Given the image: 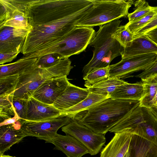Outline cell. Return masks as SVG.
<instances>
[{
	"mask_svg": "<svg viewBox=\"0 0 157 157\" xmlns=\"http://www.w3.org/2000/svg\"><path fill=\"white\" fill-rule=\"evenodd\" d=\"M92 5L90 0H33L29 9V27L21 58L38 59L49 54Z\"/></svg>",
	"mask_w": 157,
	"mask_h": 157,
	"instance_id": "obj_1",
	"label": "cell"
},
{
	"mask_svg": "<svg viewBox=\"0 0 157 157\" xmlns=\"http://www.w3.org/2000/svg\"><path fill=\"white\" fill-rule=\"evenodd\" d=\"M139 101L109 98L90 109L82 117L74 119L95 132L105 135Z\"/></svg>",
	"mask_w": 157,
	"mask_h": 157,
	"instance_id": "obj_2",
	"label": "cell"
},
{
	"mask_svg": "<svg viewBox=\"0 0 157 157\" xmlns=\"http://www.w3.org/2000/svg\"><path fill=\"white\" fill-rule=\"evenodd\" d=\"M121 22L117 19L99 26L89 45L94 48L93 54L83 68V77L95 69L109 66L113 59L121 56L124 48L113 37Z\"/></svg>",
	"mask_w": 157,
	"mask_h": 157,
	"instance_id": "obj_3",
	"label": "cell"
},
{
	"mask_svg": "<svg viewBox=\"0 0 157 157\" xmlns=\"http://www.w3.org/2000/svg\"><path fill=\"white\" fill-rule=\"evenodd\" d=\"M92 5L76 24V27L101 26L127 16L134 1L126 0H90Z\"/></svg>",
	"mask_w": 157,
	"mask_h": 157,
	"instance_id": "obj_4",
	"label": "cell"
},
{
	"mask_svg": "<svg viewBox=\"0 0 157 157\" xmlns=\"http://www.w3.org/2000/svg\"><path fill=\"white\" fill-rule=\"evenodd\" d=\"M33 0H0V28L29 29V8Z\"/></svg>",
	"mask_w": 157,
	"mask_h": 157,
	"instance_id": "obj_5",
	"label": "cell"
},
{
	"mask_svg": "<svg viewBox=\"0 0 157 157\" xmlns=\"http://www.w3.org/2000/svg\"><path fill=\"white\" fill-rule=\"evenodd\" d=\"M96 33L92 27H76L50 53H57L63 59L79 54L86 50Z\"/></svg>",
	"mask_w": 157,
	"mask_h": 157,
	"instance_id": "obj_6",
	"label": "cell"
},
{
	"mask_svg": "<svg viewBox=\"0 0 157 157\" xmlns=\"http://www.w3.org/2000/svg\"><path fill=\"white\" fill-rule=\"evenodd\" d=\"M71 118L62 114L51 119L38 122L20 120L21 129L25 136H32L46 141L52 138L60 128L68 124Z\"/></svg>",
	"mask_w": 157,
	"mask_h": 157,
	"instance_id": "obj_7",
	"label": "cell"
},
{
	"mask_svg": "<svg viewBox=\"0 0 157 157\" xmlns=\"http://www.w3.org/2000/svg\"><path fill=\"white\" fill-rule=\"evenodd\" d=\"M62 131L78 140L88 150L91 155L98 154L105 145L104 134L95 132L87 127L79 123L75 119H71L69 123L63 126Z\"/></svg>",
	"mask_w": 157,
	"mask_h": 157,
	"instance_id": "obj_8",
	"label": "cell"
},
{
	"mask_svg": "<svg viewBox=\"0 0 157 157\" xmlns=\"http://www.w3.org/2000/svg\"><path fill=\"white\" fill-rule=\"evenodd\" d=\"M157 58V54L152 53L121 59L117 63L109 65V77L124 79L133 77V73L151 67Z\"/></svg>",
	"mask_w": 157,
	"mask_h": 157,
	"instance_id": "obj_9",
	"label": "cell"
},
{
	"mask_svg": "<svg viewBox=\"0 0 157 157\" xmlns=\"http://www.w3.org/2000/svg\"><path fill=\"white\" fill-rule=\"evenodd\" d=\"M132 122L131 133L141 137L157 147V121L147 109L137 106L132 113Z\"/></svg>",
	"mask_w": 157,
	"mask_h": 157,
	"instance_id": "obj_10",
	"label": "cell"
},
{
	"mask_svg": "<svg viewBox=\"0 0 157 157\" xmlns=\"http://www.w3.org/2000/svg\"><path fill=\"white\" fill-rule=\"evenodd\" d=\"M48 79L42 68L34 65L28 70L19 75L16 89L12 94L19 98L28 99L46 79Z\"/></svg>",
	"mask_w": 157,
	"mask_h": 157,
	"instance_id": "obj_11",
	"label": "cell"
},
{
	"mask_svg": "<svg viewBox=\"0 0 157 157\" xmlns=\"http://www.w3.org/2000/svg\"><path fill=\"white\" fill-rule=\"evenodd\" d=\"M70 83L67 76L47 79L35 91L32 97L42 102L52 105Z\"/></svg>",
	"mask_w": 157,
	"mask_h": 157,
	"instance_id": "obj_12",
	"label": "cell"
},
{
	"mask_svg": "<svg viewBox=\"0 0 157 157\" xmlns=\"http://www.w3.org/2000/svg\"><path fill=\"white\" fill-rule=\"evenodd\" d=\"M0 30V53L21 52L29 29L3 27Z\"/></svg>",
	"mask_w": 157,
	"mask_h": 157,
	"instance_id": "obj_13",
	"label": "cell"
},
{
	"mask_svg": "<svg viewBox=\"0 0 157 157\" xmlns=\"http://www.w3.org/2000/svg\"><path fill=\"white\" fill-rule=\"evenodd\" d=\"M52 105L42 102L31 97L28 99V107L25 120L38 122L49 120L62 114Z\"/></svg>",
	"mask_w": 157,
	"mask_h": 157,
	"instance_id": "obj_14",
	"label": "cell"
},
{
	"mask_svg": "<svg viewBox=\"0 0 157 157\" xmlns=\"http://www.w3.org/2000/svg\"><path fill=\"white\" fill-rule=\"evenodd\" d=\"M55 146L54 149L62 151L67 157H82L89 154L88 150L74 137L57 133L52 138L45 141Z\"/></svg>",
	"mask_w": 157,
	"mask_h": 157,
	"instance_id": "obj_15",
	"label": "cell"
},
{
	"mask_svg": "<svg viewBox=\"0 0 157 157\" xmlns=\"http://www.w3.org/2000/svg\"><path fill=\"white\" fill-rule=\"evenodd\" d=\"M87 88H82L71 84L52 105L61 112L78 103L85 99L89 94Z\"/></svg>",
	"mask_w": 157,
	"mask_h": 157,
	"instance_id": "obj_16",
	"label": "cell"
},
{
	"mask_svg": "<svg viewBox=\"0 0 157 157\" xmlns=\"http://www.w3.org/2000/svg\"><path fill=\"white\" fill-rule=\"evenodd\" d=\"M114 134L110 141L101 150L100 157H124L128 151L133 134Z\"/></svg>",
	"mask_w": 157,
	"mask_h": 157,
	"instance_id": "obj_17",
	"label": "cell"
},
{
	"mask_svg": "<svg viewBox=\"0 0 157 157\" xmlns=\"http://www.w3.org/2000/svg\"><path fill=\"white\" fill-rule=\"evenodd\" d=\"M21 125L19 120L13 124L0 126V155L26 137L20 128Z\"/></svg>",
	"mask_w": 157,
	"mask_h": 157,
	"instance_id": "obj_18",
	"label": "cell"
},
{
	"mask_svg": "<svg viewBox=\"0 0 157 157\" xmlns=\"http://www.w3.org/2000/svg\"><path fill=\"white\" fill-rule=\"evenodd\" d=\"M155 53L157 55V45L146 35L133 40L131 44L124 48L121 58Z\"/></svg>",
	"mask_w": 157,
	"mask_h": 157,
	"instance_id": "obj_19",
	"label": "cell"
},
{
	"mask_svg": "<svg viewBox=\"0 0 157 157\" xmlns=\"http://www.w3.org/2000/svg\"><path fill=\"white\" fill-rule=\"evenodd\" d=\"M143 90L142 81L134 83L127 82L118 87L110 98L117 100L139 101L142 96Z\"/></svg>",
	"mask_w": 157,
	"mask_h": 157,
	"instance_id": "obj_20",
	"label": "cell"
},
{
	"mask_svg": "<svg viewBox=\"0 0 157 157\" xmlns=\"http://www.w3.org/2000/svg\"><path fill=\"white\" fill-rule=\"evenodd\" d=\"M128 150L131 157H157V147L135 134L132 136Z\"/></svg>",
	"mask_w": 157,
	"mask_h": 157,
	"instance_id": "obj_21",
	"label": "cell"
},
{
	"mask_svg": "<svg viewBox=\"0 0 157 157\" xmlns=\"http://www.w3.org/2000/svg\"><path fill=\"white\" fill-rule=\"evenodd\" d=\"M37 59L36 58L31 59L21 58L14 62L0 65V77L19 75L33 67Z\"/></svg>",
	"mask_w": 157,
	"mask_h": 157,
	"instance_id": "obj_22",
	"label": "cell"
},
{
	"mask_svg": "<svg viewBox=\"0 0 157 157\" xmlns=\"http://www.w3.org/2000/svg\"><path fill=\"white\" fill-rule=\"evenodd\" d=\"M110 97L105 96L89 92L87 97L80 102L61 112L74 119L79 113L87 111L90 109Z\"/></svg>",
	"mask_w": 157,
	"mask_h": 157,
	"instance_id": "obj_23",
	"label": "cell"
},
{
	"mask_svg": "<svg viewBox=\"0 0 157 157\" xmlns=\"http://www.w3.org/2000/svg\"><path fill=\"white\" fill-rule=\"evenodd\" d=\"M127 82L121 79L109 78L87 88L89 92L110 97L113 92L119 86Z\"/></svg>",
	"mask_w": 157,
	"mask_h": 157,
	"instance_id": "obj_24",
	"label": "cell"
},
{
	"mask_svg": "<svg viewBox=\"0 0 157 157\" xmlns=\"http://www.w3.org/2000/svg\"><path fill=\"white\" fill-rule=\"evenodd\" d=\"M144 86L142 96L139 101V106L149 109L152 107V101L157 91V81L155 79L141 80Z\"/></svg>",
	"mask_w": 157,
	"mask_h": 157,
	"instance_id": "obj_25",
	"label": "cell"
},
{
	"mask_svg": "<svg viewBox=\"0 0 157 157\" xmlns=\"http://www.w3.org/2000/svg\"><path fill=\"white\" fill-rule=\"evenodd\" d=\"M109 66L95 69L83 77V79L85 81L84 86L87 88L109 78Z\"/></svg>",
	"mask_w": 157,
	"mask_h": 157,
	"instance_id": "obj_26",
	"label": "cell"
},
{
	"mask_svg": "<svg viewBox=\"0 0 157 157\" xmlns=\"http://www.w3.org/2000/svg\"><path fill=\"white\" fill-rule=\"evenodd\" d=\"M135 9L134 11L128 13L127 17L128 23L135 22L144 17L150 12L153 9V6H150L148 3L144 0L134 1Z\"/></svg>",
	"mask_w": 157,
	"mask_h": 157,
	"instance_id": "obj_27",
	"label": "cell"
},
{
	"mask_svg": "<svg viewBox=\"0 0 157 157\" xmlns=\"http://www.w3.org/2000/svg\"><path fill=\"white\" fill-rule=\"evenodd\" d=\"M19 75L0 77V96L12 94L16 89Z\"/></svg>",
	"mask_w": 157,
	"mask_h": 157,
	"instance_id": "obj_28",
	"label": "cell"
},
{
	"mask_svg": "<svg viewBox=\"0 0 157 157\" xmlns=\"http://www.w3.org/2000/svg\"><path fill=\"white\" fill-rule=\"evenodd\" d=\"M12 97L11 95L0 96V117L1 121L2 120L1 122L12 117L15 115Z\"/></svg>",
	"mask_w": 157,
	"mask_h": 157,
	"instance_id": "obj_29",
	"label": "cell"
},
{
	"mask_svg": "<svg viewBox=\"0 0 157 157\" xmlns=\"http://www.w3.org/2000/svg\"><path fill=\"white\" fill-rule=\"evenodd\" d=\"M113 37L124 48L129 46L133 40V35L125 25L119 26L113 33Z\"/></svg>",
	"mask_w": 157,
	"mask_h": 157,
	"instance_id": "obj_30",
	"label": "cell"
},
{
	"mask_svg": "<svg viewBox=\"0 0 157 157\" xmlns=\"http://www.w3.org/2000/svg\"><path fill=\"white\" fill-rule=\"evenodd\" d=\"M156 13L155 6L152 11L141 18L132 23L128 22L125 25L127 29L134 35L148 24L153 19Z\"/></svg>",
	"mask_w": 157,
	"mask_h": 157,
	"instance_id": "obj_31",
	"label": "cell"
},
{
	"mask_svg": "<svg viewBox=\"0 0 157 157\" xmlns=\"http://www.w3.org/2000/svg\"><path fill=\"white\" fill-rule=\"evenodd\" d=\"M62 59L61 56L57 53L48 54L38 58L34 66L39 68H47L56 64Z\"/></svg>",
	"mask_w": 157,
	"mask_h": 157,
	"instance_id": "obj_32",
	"label": "cell"
},
{
	"mask_svg": "<svg viewBox=\"0 0 157 157\" xmlns=\"http://www.w3.org/2000/svg\"><path fill=\"white\" fill-rule=\"evenodd\" d=\"M12 95V101L15 114L18 115L21 119V120H25L27 109L28 99H22Z\"/></svg>",
	"mask_w": 157,
	"mask_h": 157,
	"instance_id": "obj_33",
	"label": "cell"
},
{
	"mask_svg": "<svg viewBox=\"0 0 157 157\" xmlns=\"http://www.w3.org/2000/svg\"><path fill=\"white\" fill-rule=\"evenodd\" d=\"M156 13L152 20L147 25L133 35V39L146 35L157 28V6H155Z\"/></svg>",
	"mask_w": 157,
	"mask_h": 157,
	"instance_id": "obj_34",
	"label": "cell"
},
{
	"mask_svg": "<svg viewBox=\"0 0 157 157\" xmlns=\"http://www.w3.org/2000/svg\"><path fill=\"white\" fill-rule=\"evenodd\" d=\"M135 76L141 80L148 78L153 79L157 77V58L155 63L150 68L143 71Z\"/></svg>",
	"mask_w": 157,
	"mask_h": 157,
	"instance_id": "obj_35",
	"label": "cell"
},
{
	"mask_svg": "<svg viewBox=\"0 0 157 157\" xmlns=\"http://www.w3.org/2000/svg\"><path fill=\"white\" fill-rule=\"evenodd\" d=\"M19 53L17 52L7 53H0V64L3 65L4 63L10 62L15 58Z\"/></svg>",
	"mask_w": 157,
	"mask_h": 157,
	"instance_id": "obj_36",
	"label": "cell"
},
{
	"mask_svg": "<svg viewBox=\"0 0 157 157\" xmlns=\"http://www.w3.org/2000/svg\"><path fill=\"white\" fill-rule=\"evenodd\" d=\"M20 118L16 114L13 117L5 120L0 123V126L13 124L17 121L21 120Z\"/></svg>",
	"mask_w": 157,
	"mask_h": 157,
	"instance_id": "obj_37",
	"label": "cell"
},
{
	"mask_svg": "<svg viewBox=\"0 0 157 157\" xmlns=\"http://www.w3.org/2000/svg\"><path fill=\"white\" fill-rule=\"evenodd\" d=\"M146 35L157 45V28L150 31Z\"/></svg>",
	"mask_w": 157,
	"mask_h": 157,
	"instance_id": "obj_38",
	"label": "cell"
},
{
	"mask_svg": "<svg viewBox=\"0 0 157 157\" xmlns=\"http://www.w3.org/2000/svg\"><path fill=\"white\" fill-rule=\"evenodd\" d=\"M147 109L152 117L157 121V108L152 107Z\"/></svg>",
	"mask_w": 157,
	"mask_h": 157,
	"instance_id": "obj_39",
	"label": "cell"
},
{
	"mask_svg": "<svg viewBox=\"0 0 157 157\" xmlns=\"http://www.w3.org/2000/svg\"><path fill=\"white\" fill-rule=\"evenodd\" d=\"M152 107L157 108V91L152 101Z\"/></svg>",
	"mask_w": 157,
	"mask_h": 157,
	"instance_id": "obj_40",
	"label": "cell"
},
{
	"mask_svg": "<svg viewBox=\"0 0 157 157\" xmlns=\"http://www.w3.org/2000/svg\"><path fill=\"white\" fill-rule=\"evenodd\" d=\"M124 157H131L130 152L129 150Z\"/></svg>",
	"mask_w": 157,
	"mask_h": 157,
	"instance_id": "obj_41",
	"label": "cell"
},
{
	"mask_svg": "<svg viewBox=\"0 0 157 157\" xmlns=\"http://www.w3.org/2000/svg\"><path fill=\"white\" fill-rule=\"evenodd\" d=\"M0 157H15L14 156H12L9 155H6L3 154L1 155H0Z\"/></svg>",
	"mask_w": 157,
	"mask_h": 157,
	"instance_id": "obj_42",
	"label": "cell"
},
{
	"mask_svg": "<svg viewBox=\"0 0 157 157\" xmlns=\"http://www.w3.org/2000/svg\"><path fill=\"white\" fill-rule=\"evenodd\" d=\"M154 79H155L157 81V77L155 78Z\"/></svg>",
	"mask_w": 157,
	"mask_h": 157,
	"instance_id": "obj_43",
	"label": "cell"
}]
</instances>
